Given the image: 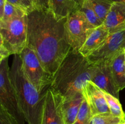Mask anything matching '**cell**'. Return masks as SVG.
I'll return each mask as SVG.
<instances>
[{"label":"cell","mask_w":125,"mask_h":124,"mask_svg":"<svg viewBox=\"0 0 125 124\" xmlns=\"http://www.w3.org/2000/svg\"><path fill=\"white\" fill-rule=\"evenodd\" d=\"M72 1H74L75 2H76V3L78 4L81 7V5L83 4V3L84 2V1H85V0H72Z\"/></svg>","instance_id":"28"},{"label":"cell","mask_w":125,"mask_h":124,"mask_svg":"<svg viewBox=\"0 0 125 124\" xmlns=\"http://www.w3.org/2000/svg\"><path fill=\"white\" fill-rule=\"evenodd\" d=\"M79 10L84 14L87 20L94 27H97L103 24V21L99 18L93 9L90 0H85L81 6Z\"/></svg>","instance_id":"16"},{"label":"cell","mask_w":125,"mask_h":124,"mask_svg":"<svg viewBox=\"0 0 125 124\" xmlns=\"http://www.w3.org/2000/svg\"><path fill=\"white\" fill-rule=\"evenodd\" d=\"M94 84L104 92L111 94L118 98L119 92L112 78L110 64H95L91 80Z\"/></svg>","instance_id":"11"},{"label":"cell","mask_w":125,"mask_h":124,"mask_svg":"<svg viewBox=\"0 0 125 124\" xmlns=\"http://www.w3.org/2000/svg\"><path fill=\"white\" fill-rule=\"evenodd\" d=\"M9 57L2 61L0 66V104L16 119L19 124H25V118L19 106L14 89L9 77Z\"/></svg>","instance_id":"6"},{"label":"cell","mask_w":125,"mask_h":124,"mask_svg":"<svg viewBox=\"0 0 125 124\" xmlns=\"http://www.w3.org/2000/svg\"><path fill=\"white\" fill-rule=\"evenodd\" d=\"M92 116L90 106L84 98L73 124H89Z\"/></svg>","instance_id":"20"},{"label":"cell","mask_w":125,"mask_h":124,"mask_svg":"<svg viewBox=\"0 0 125 124\" xmlns=\"http://www.w3.org/2000/svg\"><path fill=\"white\" fill-rule=\"evenodd\" d=\"M104 96L110 113L114 116L120 118L123 117L125 113L118 98L106 92H104Z\"/></svg>","instance_id":"19"},{"label":"cell","mask_w":125,"mask_h":124,"mask_svg":"<svg viewBox=\"0 0 125 124\" xmlns=\"http://www.w3.org/2000/svg\"><path fill=\"white\" fill-rule=\"evenodd\" d=\"M0 47H3V40H2V37L1 34H0Z\"/></svg>","instance_id":"29"},{"label":"cell","mask_w":125,"mask_h":124,"mask_svg":"<svg viewBox=\"0 0 125 124\" xmlns=\"http://www.w3.org/2000/svg\"><path fill=\"white\" fill-rule=\"evenodd\" d=\"M110 32L104 24L97 27L89 35L79 52L85 58L98 49L106 41Z\"/></svg>","instance_id":"12"},{"label":"cell","mask_w":125,"mask_h":124,"mask_svg":"<svg viewBox=\"0 0 125 124\" xmlns=\"http://www.w3.org/2000/svg\"><path fill=\"white\" fill-rule=\"evenodd\" d=\"M95 28L87 20L79 9L70 15L65 23V32L67 41L72 48L79 51Z\"/></svg>","instance_id":"7"},{"label":"cell","mask_w":125,"mask_h":124,"mask_svg":"<svg viewBox=\"0 0 125 124\" xmlns=\"http://www.w3.org/2000/svg\"><path fill=\"white\" fill-rule=\"evenodd\" d=\"M20 2L21 8L27 14L35 9L34 0H20Z\"/></svg>","instance_id":"23"},{"label":"cell","mask_w":125,"mask_h":124,"mask_svg":"<svg viewBox=\"0 0 125 124\" xmlns=\"http://www.w3.org/2000/svg\"><path fill=\"white\" fill-rule=\"evenodd\" d=\"M24 15H27V13L24 10L22 9L21 8L17 7L15 5L6 1L5 3L2 21L4 23H7L17 17L23 16Z\"/></svg>","instance_id":"18"},{"label":"cell","mask_w":125,"mask_h":124,"mask_svg":"<svg viewBox=\"0 0 125 124\" xmlns=\"http://www.w3.org/2000/svg\"><path fill=\"white\" fill-rule=\"evenodd\" d=\"M9 77L26 122L28 124H42L46 91L39 92L27 79L19 55H14L9 69Z\"/></svg>","instance_id":"2"},{"label":"cell","mask_w":125,"mask_h":124,"mask_svg":"<svg viewBox=\"0 0 125 124\" xmlns=\"http://www.w3.org/2000/svg\"><path fill=\"white\" fill-rule=\"evenodd\" d=\"M123 52H124V55H125V50H124V51H123Z\"/></svg>","instance_id":"34"},{"label":"cell","mask_w":125,"mask_h":124,"mask_svg":"<svg viewBox=\"0 0 125 124\" xmlns=\"http://www.w3.org/2000/svg\"><path fill=\"white\" fill-rule=\"evenodd\" d=\"M84 96L82 91L72 96L63 97L62 113L65 124H73L80 109Z\"/></svg>","instance_id":"13"},{"label":"cell","mask_w":125,"mask_h":124,"mask_svg":"<svg viewBox=\"0 0 125 124\" xmlns=\"http://www.w3.org/2000/svg\"><path fill=\"white\" fill-rule=\"evenodd\" d=\"M112 2H120L125 4V0H111Z\"/></svg>","instance_id":"31"},{"label":"cell","mask_w":125,"mask_h":124,"mask_svg":"<svg viewBox=\"0 0 125 124\" xmlns=\"http://www.w3.org/2000/svg\"><path fill=\"white\" fill-rule=\"evenodd\" d=\"M125 49V29H123L110 34L104 43L87 58L94 64H110Z\"/></svg>","instance_id":"8"},{"label":"cell","mask_w":125,"mask_h":124,"mask_svg":"<svg viewBox=\"0 0 125 124\" xmlns=\"http://www.w3.org/2000/svg\"><path fill=\"white\" fill-rule=\"evenodd\" d=\"M6 1L9 2L10 3L12 4L15 5V6H16L17 7H20V8H21L20 5V0H6Z\"/></svg>","instance_id":"27"},{"label":"cell","mask_w":125,"mask_h":124,"mask_svg":"<svg viewBox=\"0 0 125 124\" xmlns=\"http://www.w3.org/2000/svg\"><path fill=\"white\" fill-rule=\"evenodd\" d=\"M6 0H0V18L2 19L4 13V9L5 3Z\"/></svg>","instance_id":"26"},{"label":"cell","mask_w":125,"mask_h":124,"mask_svg":"<svg viewBox=\"0 0 125 124\" xmlns=\"http://www.w3.org/2000/svg\"><path fill=\"white\" fill-rule=\"evenodd\" d=\"M90 2L96 14L103 23L114 2L111 0H90Z\"/></svg>","instance_id":"17"},{"label":"cell","mask_w":125,"mask_h":124,"mask_svg":"<svg viewBox=\"0 0 125 124\" xmlns=\"http://www.w3.org/2000/svg\"><path fill=\"white\" fill-rule=\"evenodd\" d=\"M84 98L87 102L92 115L110 113L104 96V91L94 84L88 81L82 89Z\"/></svg>","instance_id":"10"},{"label":"cell","mask_w":125,"mask_h":124,"mask_svg":"<svg viewBox=\"0 0 125 124\" xmlns=\"http://www.w3.org/2000/svg\"><path fill=\"white\" fill-rule=\"evenodd\" d=\"M2 24H3V23H2V19H1V18H0V30H1V29H2Z\"/></svg>","instance_id":"32"},{"label":"cell","mask_w":125,"mask_h":124,"mask_svg":"<svg viewBox=\"0 0 125 124\" xmlns=\"http://www.w3.org/2000/svg\"><path fill=\"white\" fill-rule=\"evenodd\" d=\"M0 34L3 40V47L10 55L20 54L27 46V15L17 17L7 23H3Z\"/></svg>","instance_id":"5"},{"label":"cell","mask_w":125,"mask_h":124,"mask_svg":"<svg viewBox=\"0 0 125 124\" xmlns=\"http://www.w3.org/2000/svg\"><path fill=\"white\" fill-rule=\"evenodd\" d=\"M66 19H58L49 9H35L27 14V46L52 77L73 49L66 38Z\"/></svg>","instance_id":"1"},{"label":"cell","mask_w":125,"mask_h":124,"mask_svg":"<svg viewBox=\"0 0 125 124\" xmlns=\"http://www.w3.org/2000/svg\"><path fill=\"white\" fill-rule=\"evenodd\" d=\"M122 118L114 116L111 113L93 115L89 124H120Z\"/></svg>","instance_id":"21"},{"label":"cell","mask_w":125,"mask_h":124,"mask_svg":"<svg viewBox=\"0 0 125 124\" xmlns=\"http://www.w3.org/2000/svg\"><path fill=\"white\" fill-rule=\"evenodd\" d=\"M10 55V53L7 51H0V66H1V64L2 63V61L6 58L9 57Z\"/></svg>","instance_id":"25"},{"label":"cell","mask_w":125,"mask_h":124,"mask_svg":"<svg viewBox=\"0 0 125 124\" xmlns=\"http://www.w3.org/2000/svg\"><path fill=\"white\" fill-rule=\"evenodd\" d=\"M80 9L72 0H49L48 9L58 19L67 18L70 14Z\"/></svg>","instance_id":"14"},{"label":"cell","mask_w":125,"mask_h":124,"mask_svg":"<svg viewBox=\"0 0 125 124\" xmlns=\"http://www.w3.org/2000/svg\"><path fill=\"white\" fill-rule=\"evenodd\" d=\"M63 96L51 88L45 92L42 124H65L62 113Z\"/></svg>","instance_id":"9"},{"label":"cell","mask_w":125,"mask_h":124,"mask_svg":"<svg viewBox=\"0 0 125 124\" xmlns=\"http://www.w3.org/2000/svg\"><path fill=\"white\" fill-rule=\"evenodd\" d=\"M95 64L79 51L72 49L52 77L50 87L63 97L81 92L85 84L91 80Z\"/></svg>","instance_id":"3"},{"label":"cell","mask_w":125,"mask_h":124,"mask_svg":"<svg viewBox=\"0 0 125 124\" xmlns=\"http://www.w3.org/2000/svg\"><path fill=\"white\" fill-rule=\"evenodd\" d=\"M120 124H125V113L123 117L122 118V120H121V122L120 123Z\"/></svg>","instance_id":"30"},{"label":"cell","mask_w":125,"mask_h":124,"mask_svg":"<svg viewBox=\"0 0 125 124\" xmlns=\"http://www.w3.org/2000/svg\"><path fill=\"white\" fill-rule=\"evenodd\" d=\"M0 124H19L8 111L0 104Z\"/></svg>","instance_id":"22"},{"label":"cell","mask_w":125,"mask_h":124,"mask_svg":"<svg viewBox=\"0 0 125 124\" xmlns=\"http://www.w3.org/2000/svg\"><path fill=\"white\" fill-rule=\"evenodd\" d=\"M0 51H7V50L6 49L4 48V47H0ZM8 52V51H7Z\"/></svg>","instance_id":"33"},{"label":"cell","mask_w":125,"mask_h":124,"mask_svg":"<svg viewBox=\"0 0 125 124\" xmlns=\"http://www.w3.org/2000/svg\"><path fill=\"white\" fill-rule=\"evenodd\" d=\"M19 55L27 79L39 92L46 91L52 82V75L44 68L35 52L26 46Z\"/></svg>","instance_id":"4"},{"label":"cell","mask_w":125,"mask_h":124,"mask_svg":"<svg viewBox=\"0 0 125 124\" xmlns=\"http://www.w3.org/2000/svg\"><path fill=\"white\" fill-rule=\"evenodd\" d=\"M111 73L118 91L125 88V61L124 52L110 63Z\"/></svg>","instance_id":"15"},{"label":"cell","mask_w":125,"mask_h":124,"mask_svg":"<svg viewBox=\"0 0 125 124\" xmlns=\"http://www.w3.org/2000/svg\"><path fill=\"white\" fill-rule=\"evenodd\" d=\"M37 9H48L49 0H34Z\"/></svg>","instance_id":"24"}]
</instances>
